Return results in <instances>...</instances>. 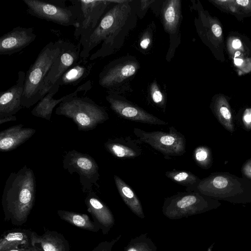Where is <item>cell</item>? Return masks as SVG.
Masks as SVG:
<instances>
[{
	"instance_id": "23",
	"label": "cell",
	"mask_w": 251,
	"mask_h": 251,
	"mask_svg": "<svg viewBox=\"0 0 251 251\" xmlns=\"http://www.w3.org/2000/svg\"><path fill=\"white\" fill-rule=\"evenodd\" d=\"M114 179L120 196L131 211L139 218L143 219L145 214L140 201L131 188L116 175Z\"/></svg>"
},
{
	"instance_id": "26",
	"label": "cell",
	"mask_w": 251,
	"mask_h": 251,
	"mask_svg": "<svg viewBox=\"0 0 251 251\" xmlns=\"http://www.w3.org/2000/svg\"><path fill=\"white\" fill-rule=\"evenodd\" d=\"M124 251H157V248L148 234L143 233L132 238Z\"/></svg>"
},
{
	"instance_id": "37",
	"label": "cell",
	"mask_w": 251,
	"mask_h": 251,
	"mask_svg": "<svg viewBox=\"0 0 251 251\" xmlns=\"http://www.w3.org/2000/svg\"><path fill=\"white\" fill-rule=\"evenodd\" d=\"M212 246H213V245L208 248V249L207 250V251H212Z\"/></svg>"
},
{
	"instance_id": "15",
	"label": "cell",
	"mask_w": 251,
	"mask_h": 251,
	"mask_svg": "<svg viewBox=\"0 0 251 251\" xmlns=\"http://www.w3.org/2000/svg\"><path fill=\"white\" fill-rule=\"evenodd\" d=\"M60 86L57 84L52 86L48 93L37 103L31 111V114L34 116L41 118L48 121H50L54 108L62 102L78 96L80 92H87L92 88L91 80L78 86L74 92L67 94L59 99H54L53 96L58 91Z\"/></svg>"
},
{
	"instance_id": "9",
	"label": "cell",
	"mask_w": 251,
	"mask_h": 251,
	"mask_svg": "<svg viewBox=\"0 0 251 251\" xmlns=\"http://www.w3.org/2000/svg\"><path fill=\"white\" fill-rule=\"evenodd\" d=\"M63 167L71 175L76 173L79 176L82 191L84 193L92 191L93 186L99 187L100 178L99 166L91 155L75 150L69 151L64 155Z\"/></svg>"
},
{
	"instance_id": "35",
	"label": "cell",
	"mask_w": 251,
	"mask_h": 251,
	"mask_svg": "<svg viewBox=\"0 0 251 251\" xmlns=\"http://www.w3.org/2000/svg\"><path fill=\"white\" fill-rule=\"evenodd\" d=\"M244 120L246 123H251V111H248L244 115Z\"/></svg>"
},
{
	"instance_id": "31",
	"label": "cell",
	"mask_w": 251,
	"mask_h": 251,
	"mask_svg": "<svg viewBox=\"0 0 251 251\" xmlns=\"http://www.w3.org/2000/svg\"><path fill=\"white\" fill-rule=\"evenodd\" d=\"M194 156L196 161L201 166L205 164L208 158V151L203 147H200L195 149Z\"/></svg>"
},
{
	"instance_id": "25",
	"label": "cell",
	"mask_w": 251,
	"mask_h": 251,
	"mask_svg": "<svg viewBox=\"0 0 251 251\" xmlns=\"http://www.w3.org/2000/svg\"><path fill=\"white\" fill-rule=\"evenodd\" d=\"M210 2L224 10L235 16H247L251 14V0H216Z\"/></svg>"
},
{
	"instance_id": "33",
	"label": "cell",
	"mask_w": 251,
	"mask_h": 251,
	"mask_svg": "<svg viewBox=\"0 0 251 251\" xmlns=\"http://www.w3.org/2000/svg\"><path fill=\"white\" fill-rule=\"evenodd\" d=\"M220 115L225 120L229 121L231 118L230 112L227 106L225 105L221 106L219 109Z\"/></svg>"
},
{
	"instance_id": "17",
	"label": "cell",
	"mask_w": 251,
	"mask_h": 251,
	"mask_svg": "<svg viewBox=\"0 0 251 251\" xmlns=\"http://www.w3.org/2000/svg\"><path fill=\"white\" fill-rule=\"evenodd\" d=\"M84 202L93 221L100 226L104 235L107 234L115 224L114 217L110 209L93 191L87 194Z\"/></svg>"
},
{
	"instance_id": "12",
	"label": "cell",
	"mask_w": 251,
	"mask_h": 251,
	"mask_svg": "<svg viewBox=\"0 0 251 251\" xmlns=\"http://www.w3.org/2000/svg\"><path fill=\"white\" fill-rule=\"evenodd\" d=\"M110 108L124 119L151 125L168 124L156 116L132 103L121 95L108 93L105 98Z\"/></svg>"
},
{
	"instance_id": "10",
	"label": "cell",
	"mask_w": 251,
	"mask_h": 251,
	"mask_svg": "<svg viewBox=\"0 0 251 251\" xmlns=\"http://www.w3.org/2000/svg\"><path fill=\"white\" fill-rule=\"evenodd\" d=\"M159 16L163 28L169 37V46L165 59L170 62L175 56L181 41L180 25L183 17L181 0H163Z\"/></svg>"
},
{
	"instance_id": "27",
	"label": "cell",
	"mask_w": 251,
	"mask_h": 251,
	"mask_svg": "<svg viewBox=\"0 0 251 251\" xmlns=\"http://www.w3.org/2000/svg\"><path fill=\"white\" fill-rule=\"evenodd\" d=\"M155 24L151 23L141 33L137 41V48L140 52L147 54L151 50L154 39Z\"/></svg>"
},
{
	"instance_id": "3",
	"label": "cell",
	"mask_w": 251,
	"mask_h": 251,
	"mask_svg": "<svg viewBox=\"0 0 251 251\" xmlns=\"http://www.w3.org/2000/svg\"><path fill=\"white\" fill-rule=\"evenodd\" d=\"M63 42L59 40L47 44L26 72L21 98L23 107L28 108L38 103L50 90L45 85V79L61 52Z\"/></svg>"
},
{
	"instance_id": "11",
	"label": "cell",
	"mask_w": 251,
	"mask_h": 251,
	"mask_svg": "<svg viewBox=\"0 0 251 251\" xmlns=\"http://www.w3.org/2000/svg\"><path fill=\"white\" fill-rule=\"evenodd\" d=\"M77 1L80 15L74 35L76 38L81 39L96 28L111 2L110 0H77Z\"/></svg>"
},
{
	"instance_id": "29",
	"label": "cell",
	"mask_w": 251,
	"mask_h": 251,
	"mask_svg": "<svg viewBox=\"0 0 251 251\" xmlns=\"http://www.w3.org/2000/svg\"><path fill=\"white\" fill-rule=\"evenodd\" d=\"M148 92V97L151 103L165 111L167 103L166 95L155 79L150 84Z\"/></svg>"
},
{
	"instance_id": "28",
	"label": "cell",
	"mask_w": 251,
	"mask_h": 251,
	"mask_svg": "<svg viewBox=\"0 0 251 251\" xmlns=\"http://www.w3.org/2000/svg\"><path fill=\"white\" fill-rule=\"evenodd\" d=\"M165 176L174 182L188 188L192 186L199 179L192 173L183 170L167 171L165 173Z\"/></svg>"
},
{
	"instance_id": "16",
	"label": "cell",
	"mask_w": 251,
	"mask_h": 251,
	"mask_svg": "<svg viewBox=\"0 0 251 251\" xmlns=\"http://www.w3.org/2000/svg\"><path fill=\"white\" fill-rule=\"evenodd\" d=\"M26 73H18L16 83L0 94V118L13 116L23 108L21 98L24 91Z\"/></svg>"
},
{
	"instance_id": "6",
	"label": "cell",
	"mask_w": 251,
	"mask_h": 251,
	"mask_svg": "<svg viewBox=\"0 0 251 251\" xmlns=\"http://www.w3.org/2000/svg\"><path fill=\"white\" fill-rule=\"evenodd\" d=\"M27 6V13L38 18L65 26H78L79 8L77 0H22Z\"/></svg>"
},
{
	"instance_id": "21",
	"label": "cell",
	"mask_w": 251,
	"mask_h": 251,
	"mask_svg": "<svg viewBox=\"0 0 251 251\" xmlns=\"http://www.w3.org/2000/svg\"><path fill=\"white\" fill-rule=\"evenodd\" d=\"M104 147L113 156L120 158H134L142 152L138 143L127 138L109 139L104 143Z\"/></svg>"
},
{
	"instance_id": "5",
	"label": "cell",
	"mask_w": 251,
	"mask_h": 251,
	"mask_svg": "<svg viewBox=\"0 0 251 251\" xmlns=\"http://www.w3.org/2000/svg\"><path fill=\"white\" fill-rule=\"evenodd\" d=\"M140 62L131 55L115 59L107 64L99 75V84L108 93L121 95L132 91L131 82L139 71Z\"/></svg>"
},
{
	"instance_id": "20",
	"label": "cell",
	"mask_w": 251,
	"mask_h": 251,
	"mask_svg": "<svg viewBox=\"0 0 251 251\" xmlns=\"http://www.w3.org/2000/svg\"><path fill=\"white\" fill-rule=\"evenodd\" d=\"M33 231L30 229L15 228L5 231L0 239V251L11 249L32 247Z\"/></svg>"
},
{
	"instance_id": "4",
	"label": "cell",
	"mask_w": 251,
	"mask_h": 251,
	"mask_svg": "<svg viewBox=\"0 0 251 251\" xmlns=\"http://www.w3.org/2000/svg\"><path fill=\"white\" fill-rule=\"evenodd\" d=\"M55 114L70 118L79 131H88L109 119L104 107L97 104L90 98L78 96L60 103Z\"/></svg>"
},
{
	"instance_id": "18",
	"label": "cell",
	"mask_w": 251,
	"mask_h": 251,
	"mask_svg": "<svg viewBox=\"0 0 251 251\" xmlns=\"http://www.w3.org/2000/svg\"><path fill=\"white\" fill-rule=\"evenodd\" d=\"M36 130L24 127L22 124L8 127L0 132V151H13L30 139Z\"/></svg>"
},
{
	"instance_id": "32",
	"label": "cell",
	"mask_w": 251,
	"mask_h": 251,
	"mask_svg": "<svg viewBox=\"0 0 251 251\" xmlns=\"http://www.w3.org/2000/svg\"><path fill=\"white\" fill-rule=\"evenodd\" d=\"M121 236L120 235L109 241L100 242L92 251H112L114 245L121 239Z\"/></svg>"
},
{
	"instance_id": "2",
	"label": "cell",
	"mask_w": 251,
	"mask_h": 251,
	"mask_svg": "<svg viewBox=\"0 0 251 251\" xmlns=\"http://www.w3.org/2000/svg\"><path fill=\"white\" fill-rule=\"evenodd\" d=\"M36 187L34 173L26 165L10 174L1 199L4 221L17 226L26 223L35 203Z\"/></svg>"
},
{
	"instance_id": "36",
	"label": "cell",
	"mask_w": 251,
	"mask_h": 251,
	"mask_svg": "<svg viewBox=\"0 0 251 251\" xmlns=\"http://www.w3.org/2000/svg\"><path fill=\"white\" fill-rule=\"evenodd\" d=\"M25 251H40L34 247H30L25 249Z\"/></svg>"
},
{
	"instance_id": "34",
	"label": "cell",
	"mask_w": 251,
	"mask_h": 251,
	"mask_svg": "<svg viewBox=\"0 0 251 251\" xmlns=\"http://www.w3.org/2000/svg\"><path fill=\"white\" fill-rule=\"evenodd\" d=\"M16 120L17 117L14 115L0 118V125H1L8 122L15 121Z\"/></svg>"
},
{
	"instance_id": "38",
	"label": "cell",
	"mask_w": 251,
	"mask_h": 251,
	"mask_svg": "<svg viewBox=\"0 0 251 251\" xmlns=\"http://www.w3.org/2000/svg\"></svg>"
},
{
	"instance_id": "7",
	"label": "cell",
	"mask_w": 251,
	"mask_h": 251,
	"mask_svg": "<svg viewBox=\"0 0 251 251\" xmlns=\"http://www.w3.org/2000/svg\"><path fill=\"white\" fill-rule=\"evenodd\" d=\"M219 203L206 199L197 193H178L165 199L163 215L170 220H178L203 213L216 208Z\"/></svg>"
},
{
	"instance_id": "19",
	"label": "cell",
	"mask_w": 251,
	"mask_h": 251,
	"mask_svg": "<svg viewBox=\"0 0 251 251\" xmlns=\"http://www.w3.org/2000/svg\"><path fill=\"white\" fill-rule=\"evenodd\" d=\"M32 246L40 251H71L67 240L54 230H47L42 235L33 231Z\"/></svg>"
},
{
	"instance_id": "24",
	"label": "cell",
	"mask_w": 251,
	"mask_h": 251,
	"mask_svg": "<svg viewBox=\"0 0 251 251\" xmlns=\"http://www.w3.org/2000/svg\"><path fill=\"white\" fill-rule=\"evenodd\" d=\"M57 214L62 220L79 228L94 232L100 230V226L86 214L64 210H58Z\"/></svg>"
},
{
	"instance_id": "8",
	"label": "cell",
	"mask_w": 251,
	"mask_h": 251,
	"mask_svg": "<svg viewBox=\"0 0 251 251\" xmlns=\"http://www.w3.org/2000/svg\"><path fill=\"white\" fill-rule=\"evenodd\" d=\"M133 133L140 142L149 145L167 157L181 156L186 151L184 136L173 126L169 127L168 132H148L134 128Z\"/></svg>"
},
{
	"instance_id": "30",
	"label": "cell",
	"mask_w": 251,
	"mask_h": 251,
	"mask_svg": "<svg viewBox=\"0 0 251 251\" xmlns=\"http://www.w3.org/2000/svg\"><path fill=\"white\" fill-rule=\"evenodd\" d=\"M155 0H135L138 19H142L149 9L152 11L156 4Z\"/></svg>"
},
{
	"instance_id": "13",
	"label": "cell",
	"mask_w": 251,
	"mask_h": 251,
	"mask_svg": "<svg viewBox=\"0 0 251 251\" xmlns=\"http://www.w3.org/2000/svg\"><path fill=\"white\" fill-rule=\"evenodd\" d=\"M80 44L78 46L63 41L61 52L45 79L46 87L50 89L60 76L80 59Z\"/></svg>"
},
{
	"instance_id": "1",
	"label": "cell",
	"mask_w": 251,
	"mask_h": 251,
	"mask_svg": "<svg viewBox=\"0 0 251 251\" xmlns=\"http://www.w3.org/2000/svg\"><path fill=\"white\" fill-rule=\"evenodd\" d=\"M111 4L96 28L79 39L82 47L80 57L87 59L92 50L102 42L90 60L103 58L119 51L130 32L137 25L138 17L135 0H110Z\"/></svg>"
},
{
	"instance_id": "22",
	"label": "cell",
	"mask_w": 251,
	"mask_h": 251,
	"mask_svg": "<svg viewBox=\"0 0 251 251\" xmlns=\"http://www.w3.org/2000/svg\"><path fill=\"white\" fill-rule=\"evenodd\" d=\"M95 62H89L87 58L80 57L79 60L68 69L58 79L55 84L76 86L90 75Z\"/></svg>"
},
{
	"instance_id": "14",
	"label": "cell",
	"mask_w": 251,
	"mask_h": 251,
	"mask_svg": "<svg viewBox=\"0 0 251 251\" xmlns=\"http://www.w3.org/2000/svg\"><path fill=\"white\" fill-rule=\"evenodd\" d=\"M33 27L17 26L0 37V55H10L17 53L35 39Z\"/></svg>"
}]
</instances>
